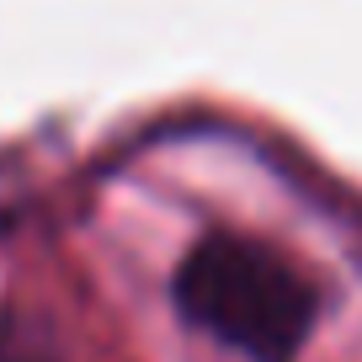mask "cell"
<instances>
[{
  "mask_svg": "<svg viewBox=\"0 0 362 362\" xmlns=\"http://www.w3.org/2000/svg\"><path fill=\"white\" fill-rule=\"evenodd\" d=\"M181 320L250 362H293L320 320V293L267 240L214 229L170 277Z\"/></svg>",
  "mask_w": 362,
  "mask_h": 362,
  "instance_id": "6da1fadb",
  "label": "cell"
},
{
  "mask_svg": "<svg viewBox=\"0 0 362 362\" xmlns=\"http://www.w3.org/2000/svg\"><path fill=\"white\" fill-rule=\"evenodd\" d=\"M0 362H59V357L48 351L43 336H33V330L22 325V320H0Z\"/></svg>",
  "mask_w": 362,
  "mask_h": 362,
  "instance_id": "7a4b0ae2",
  "label": "cell"
}]
</instances>
